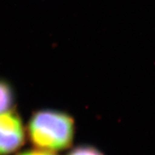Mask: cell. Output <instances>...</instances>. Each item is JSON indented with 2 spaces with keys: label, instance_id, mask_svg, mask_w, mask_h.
Returning a JSON list of instances; mask_svg holds the SVG:
<instances>
[{
  "label": "cell",
  "instance_id": "obj_1",
  "mask_svg": "<svg viewBox=\"0 0 155 155\" xmlns=\"http://www.w3.org/2000/svg\"><path fill=\"white\" fill-rule=\"evenodd\" d=\"M74 130V121L69 114L59 110L43 109L32 115L27 134L34 147L53 152L70 147Z\"/></svg>",
  "mask_w": 155,
  "mask_h": 155
},
{
  "label": "cell",
  "instance_id": "obj_2",
  "mask_svg": "<svg viewBox=\"0 0 155 155\" xmlns=\"http://www.w3.org/2000/svg\"><path fill=\"white\" fill-rule=\"evenodd\" d=\"M25 134L22 119L16 110L0 113V155H9L20 149Z\"/></svg>",
  "mask_w": 155,
  "mask_h": 155
},
{
  "label": "cell",
  "instance_id": "obj_3",
  "mask_svg": "<svg viewBox=\"0 0 155 155\" xmlns=\"http://www.w3.org/2000/svg\"><path fill=\"white\" fill-rule=\"evenodd\" d=\"M15 100V92L11 84L0 78V113L13 109Z\"/></svg>",
  "mask_w": 155,
  "mask_h": 155
},
{
  "label": "cell",
  "instance_id": "obj_4",
  "mask_svg": "<svg viewBox=\"0 0 155 155\" xmlns=\"http://www.w3.org/2000/svg\"><path fill=\"white\" fill-rule=\"evenodd\" d=\"M68 155H104V154L93 147L81 145L72 149Z\"/></svg>",
  "mask_w": 155,
  "mask_h": 155
},
{
  "label": "cell",
  "instance_id": "obj_5",
  "mask_svg": "<svg viewBox=\"0 0 155 155\" xmlns=\"http://www.w3.org/2000/svg\"><path fill=\"white\" fill-rule=\"evenodd\" d=\"M17 155H56L51 151H45V150L35 149V150H27L19 153Z\"/></svg>",
  "mask_w": 155,
  "mask_h": 155
}]
</instances>
